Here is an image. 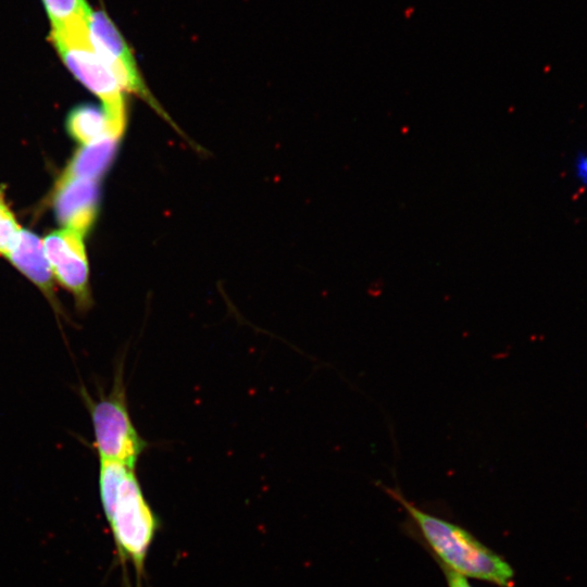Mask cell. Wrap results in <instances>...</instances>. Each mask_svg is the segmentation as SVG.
<instances>
[{
  "mask_svg": "<svg viewBox=\"0 0 587 587\" xmlns=\"http://www.w3.org/2000/svg\"><path fill=\"white\" fill-rule=\"evenodd\" d=\"M100 502L123 563H132L140 579L159 521L147 501L134 467L100 461Z\"/></svg>",
  "mask_w": 587,
  "mask_h": 587,
  "instance_id": "obj_1",
  "label": "cell"
},
{
  "mask_svg": "<svg viewBox=\"0 0 587 587\" xmlns=\"http://www.w3.org/2000/svg\"><path fill=\"white\" fill-rule=\"evenodd\" d=\"M408 512L441 565L464 576L498 585L514 586L510 564L466 529L439 519L409 502L398 490L382 486Z\"/></svg>",
  "mask_w": 587,
  "mask_h": 587,
  "instance_id": "obj_2",
  "label": "cell"
},
{
  "mask_svg": "<svg viewBox=\"0 0 587 587\" xmlns=\"http://www.w3.org/2000/svg\"><path fill=\"white\" fill-rule=\"evenodd\" d=\"M87 22L50 30L49 39L71 73L102 100L111 121L125 127L126 109L123 88L112 70L91 46Z\"/></svg>",
  "mask_w": 587,
  "mask_h": 587,
  "instance_id": "obj_3",
  "label": "cell"
},
{
  "mask_svg": "<svg viewBox=\"0 0 587 587\" xmlns=\"http://www.w3.org/2000/svg\"><path fill=\"white\" fill-rule=\"evenodd\" d=\"M89 411L99 460L135 469L147 442L132 421L121 370L111 391L91 402Z\"/></svg>",
  "mask_w": 587,
  "mask_h": 587,
  "instance_id": "obj_4",
  "label": "cell"
},
{
  "mask_svg": "<svg viewBox=\"0 0 587 587\" xmlns=\"http://www.w3.org/2000/svg\"><path fill=\"white\" fill-rule=\"evenodd\" d=\"M91 46L109 65L121 87L147 101L162 117L173 123L142 80L135 58L120 29L103 10L91 12L87 22Z\"/></svg>",
  "mask_w": 587,
  "mask_h": 587,
  "instance_id": "obj_5",
  "label": "cell"
},
{
  "mask_svg": "<svg viewBox=\"0 0 587 587\" xmlns=\"http://www.w3.org/2000/svg\"><path fill=\"white\" fill-rule=\"evenodd\" d=\"M83 237L80 233L65 228L46 236L42 246L53 278L73 296L77 310L86 312L92 304V297Z\"/></svg>",
  "mask_w": 587,
  "mask_h": 587,
  "instance_id": "obj_6",
  "label": "cell"
},
{
  "mask_svg": "<svg viewBox=\"0 0 587 587\" xmlns=\"http://www.w3.org/2000/svg\"><path fill=\"white\" fill-rule=\"evenodd\" d=\"M55 214L66 228L85 235L92 225L98 205L96 180L60 177L53 199Z\"/></svg>",
  "mask_w": 587,
  "mask_h": 587,
  "instance_id": "obj_7",
  "label": "cell"
},
{
  "mask_svg": "<svg viewBox=\"0 0 587 587\" xmlns=\"http://www.w3.org/2000/svg\"><path fill=\"white\" fill-rule=\"evenodd\" d=\"M5 258L41 290L57 313H62L42 240L33 233L22 229L18 242Z\"/></svg>",
  "mask_w": 587,
  "mask_h": 587,
  "instance_id": "obj_8",
  "label": "cell"
},
{
  "mask_svg": "<svg viewBox=\"0 0 587 587\" xmlns=\"http://www.w3.org/2000/svg\"><path fill=\"white\" fill-rule=\"evenodd\" d=\"M121 136L109 134L79 149L61 177L97 180L111 164Z\"/></svg>",
  "mask_w": 587,
  "mask_h": 587,
  "instance_id": "obj_9",
  "label": "cell"
},
{
  "mask_svg": "<svg viewBox=\"0 0 587 587\" xmlns=\"http://www.w3.org/2000/svg\"><path fill=\"white\" fill-rule=\"evenodd\" d=\"M124 128L111 121L104 108L89 104L75 108L67 118L70 134L85 146L109 134L122 136Z\"/></svg>",
  "mask_w": 587,
  "mask_h": 587,
  "instance_id": "obj_10",
  "label": "cell"
},
{
  "mask_svg": "<svg viewBox=\"0 0 587 587\" xmlns=\"http://www.w3.org/2000/svg\"><path fill=\"white\" fill-rule=\"evenodd\" d=\"M50 22V30L86 23L92 12L86 0H41Z\"/></svg>",
  "mask_w": 587,
  "mask_h": 587,
  "instance_id": "obj_11",
  "label": "cell"
},
{
  "mask_svg": "<svg viewBox=\"0 0 587 587\" xmlns=\"http://www.w3.org/2000/svg\"><path fill=\"white\" fill-rule=\"evenodd\" d=\"M22 228L0 199V254L7 257L18 242Z\"/></svg>",
  "mask_w": 587,
  "mask_h": 587,
  "instance_id": "obj_12",
  "label": "cell"
},
{
  "mask_svg": "<svg viewBox=\"0 0 587 587\" xmlns=\"http://www.w3.org/2000/svg\"><path fill=\"white\" fill-rule=\"evenodd\" d=\"M575 176L578 182L587 187V151H579L574 161Z\"/></svg>",
  "mask_w": 587,
  "mask_h": 587,
  "instance_id": "obj_13",
  "label": "cell"
},
{
  "mask_svg": "<svg viewBox=\"0 0 587 587\" xmlns=\"http://www.w3.org/2000/svg\"><path fill=\"white\" fill-rule=\"evenodd\" d=\"M444 573L447 578L448 587H472L466 577L442 566Z\"/></svg>",
  "mask_w": 587,
  "mask_h": 587,
  "instance_id": "obj_14",
  "label": "cell"
},
{
  "mask_svg": "<svg viewBox=\"0 0 587 587\" xmlns=\"http://www.w3.org/2000/svg\"><path fill=\"white\" fill-rule=\"evenodd\" d=\"M0 199H2V196H1V193H0Z\"/></svg>",
  "mask_w": 587,
  "mask_h": 587,
  "instance_id": "obj_15",
  "label": "cell"
}]
</instances>
